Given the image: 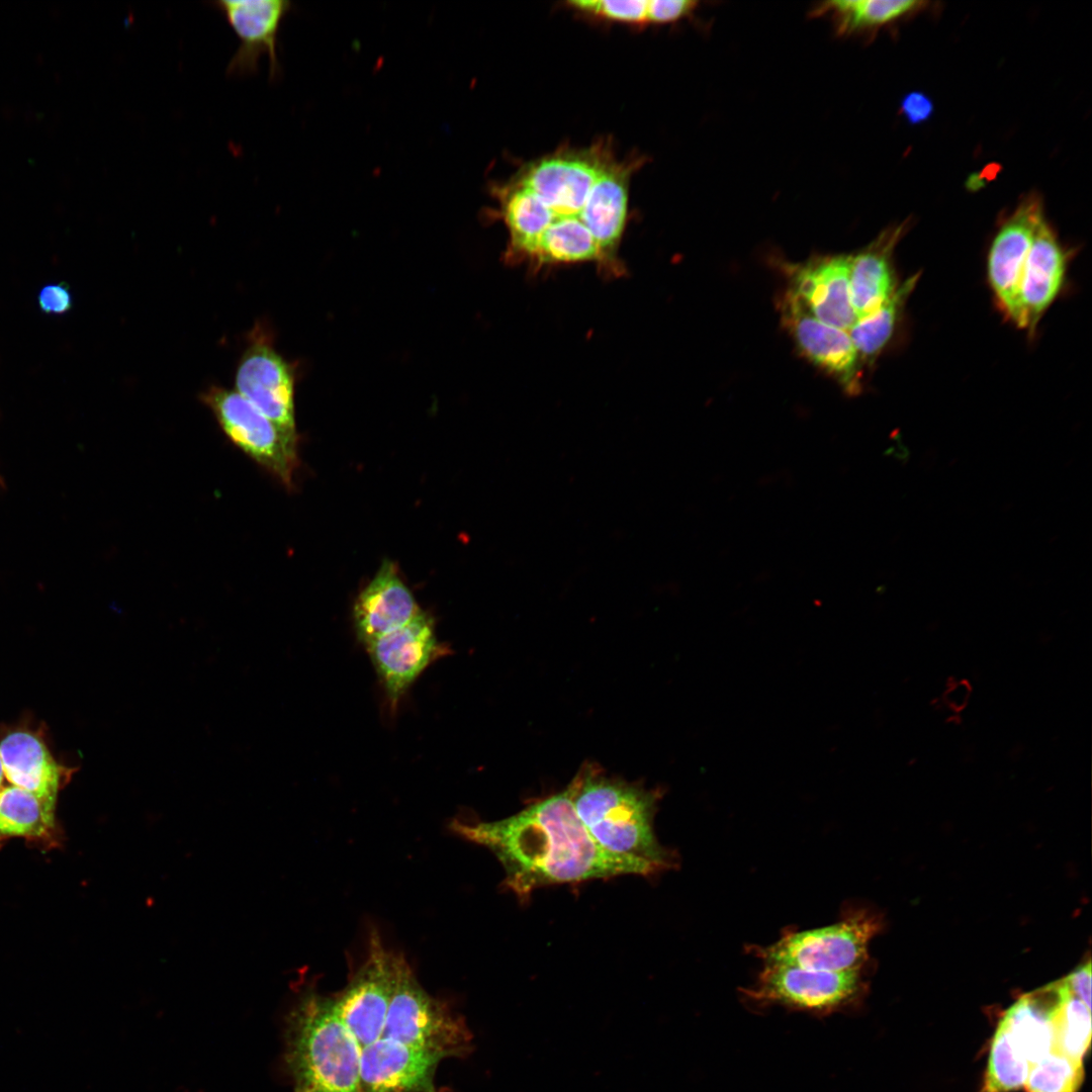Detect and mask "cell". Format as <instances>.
I'll list each match as a JSON object with an SVG mask.
<instances>
[{"label":"cell","instance_id":"6","mask_svg":"<svg viewBox=\"0 0 1092 1092\" xmlns=\"http://www.w3.org/2000/svg\"><path fill=\"white\" fill-rule=\"evenodd\" d=\"M863 990L860 972L834 973L763 963L754 983L741 990L757 1008L782 1006L815 1015L841 1012L857 1002Z\"/></svg>","mask_w":1092,"mask_h":1092},{"label":"cell","instance_id":"30","mask_svg":"<svg viewBox=\"0 0 1092 1092\" xmlns=\"http://www.w3.org/2000/svg\"><path fill=\"white\" fill-rule=\"evenodd\" d=\"M40 309L49 314H64L72 308V295L65 282L43 286L37 295Z\"/></svg>","mask_w":1092,"mask_h":1092},{"label":"cell","instance_id":"22","mask_svg":"<svg viewBox=\"0 0 1092 1092\" xmlns=\"http://www.w3.org/2000/svg\"><path fill=\"white\" fill-rule=\"evenodd\" d=\"M597 262L603 266L598 243L578 218H558L540 237L531 260L536 266Z\"/></svg>","mask_w":1092,"mask_h":1092},{"label":"cell","instance_id":"12","mask_svg":"<svg viewBox=\"0 0 1092 1092\" xmlns=\"http://www.w3.org/2000/svg\"><path fill=\"white\" fill-rule=\"evenodd\" d=\"M782 318L803 356L837 380L847 393L859 391L860 361L848 331L821 322L788 290Z\"/></svg>","mask_w":1092,"mask_h":1092},{"label":"cell","instance_id":"20","mask_svg":"<svg viewBox=\"0 0 1092 1092\" xmlns=\"http://www.w3.org/2000/svg\"><path fill=\"white\" fill-rule=\"evenodd\" d=\"M1066 270L1059 241L1043 219L1037 226L1025 262L1020 299L1026 329L1032 332L1058 295Z\"/></svg>","mask_w":1092,"mask_h":1092},{"label":"cell","instance_id":"31","mask_svg":"<svg viewBox=\"0 0 1092 1092\" xmlns=\"http://www.w3.org/2000/svg\"><path fill=\"white\" fill-rule=\"evenodd\" d=\"M901 112L909 123L918 124L929 119L933 103L924 93L913 91L902 99Z\"/></svg>","mask_w":1092,"mask_h":1092},{"label":"cell","instance_id":"34","mask_svg":"<svg viewBox=\"0 0 1092 1092\" xmlns=\"http://www.w3.org/2000/svg\"><path fill=\"white\" fill-rule=\"evenodd\" d=\"M4 778H5V775H4L3 764H2V761H1V757H0V791L3 788V780H4Z\"/></svg>","mask_w":1092,"mask_h":1092},{"label":"cell","instance_id":"26","mask_svg":"<svg viewBox=\"0 0 1092 1092\" xmlns=\"http://www.w3.org/2000/svg\"><path fill=\"white\" fill-rule=\"evenodd\" d=\"M1090 1010L1079 998L1067 996L1054 1018L1052 1051L1083 1061L1091 1041Z\"/></svg>","mask_w":1092,"mask_h":1092},{"label":"cell","instance_id":"3","mask_svg":"<svg viewBox=\"0 0 1092 1092\" xmlns=\"http://www.w3.org/2000/svg\"><path fill=\"white\" fill-rule=\"evenodd\" d=\"M360 1056L332 996L305 987L285 1018L283 1059L293 1092H359Z\"/></svg>","mask_w":1092,"mask_h":1092},{"label":"cell","instance_id":"8","mask_svg":"<svg viewBox=\"0 0 1092 1092\" xmlns=\"http://www.w3.org/2000/svg\"><path fill=\"white\" fill-rule=\"evenodd\" d=\"M400 957L373 931L365 961L347 985L332 995L340 1018L361 1049L382 1035Z\"/></svg>","mask_w":1092,"mask_h":1092},{"label":"cell","instance_id":"23","mask_svg":"<svg viewBox=\"0 0 1092 1092\" xmlns=\"http://www.w3.org/2000/svg\"><path fill=\"white\" fill-rule=\"evenodd\" d=\"M55 808L17 786L0 791V838L40 839L53 833Z\"/></svg>","mask_w":1092,"mask_h":1092},{"label":"cell","instance_id":"9","mask_svg":"<svg viewBox=\"0 0 1092 1092\" xmlns=\"http://www.w3.org/2000/svg\"><path fill=\"white\" fill-rule=\"evenodd\" d=\"M365 648L391 712L421 673L448 650L437 639L434 620L423 610Z\"/></svg>","mask_w":1092,"mask_h":1092},{"label":"cell","instance_id":"32","mask_svg":"<svg viewBox=\"0 0 1092 1092\" xmlns=\"http://www.w3.org/2000/svg\"><path fill=\"white\" fill-rule=\"evenodd\" d=\"M1064 981L1072 995L1079 998L1091 1009V963L1088 961L1076 969Z\"/></svg>","mask_w":1092,"mask_h":1092},{"label":"cell","instance_id":"18","mask_svg":"<svg viewBox=\"0 0 1092 1092\" xmlns=\"http://www.w3.org/2000/svg\"><path fill=\"white\" fill-rule=\"evenodd\" d=\"M906 223L884 230L872 243L850 255L849 291L856 320L879 308L897 289L893 253Z\"/></svg>","mask_w":1092,"mask_h":1092},{"label":"cell","instance_id":"16","mask_svg":"<svg viewBox=\"0 0 1092 1092\" xmlns=\"http://www.w3.org/2000/svg\"><path fill=\"white\" fill-rule=\"evenodd\" d=\"M421 611L395 564L385 559L353 606L356 635L366 646L407 624Z\"/></svg>","mask_w":1092,"mask_h":1092},{"label":"cell","instance_id":"24","mask_svg":"<svg viewBox=\"0 0 1092 1092\" xmlns=\"http://www.w3.org/2000/svg\"><path fill=\"white\" fill-rule=\"evenodd\" d=\"M919 275L899 284L895 292L875 311L855 321L848 330L861 362H873L890 341Z\"/></svg>","mask_w":1092,"mask_h":1092},{"label":"cell","instance_id":"14","mask_svg":"<svg viewBox=\"0 0 1092 1092\" xmlns=\"http://www.w3.org/2000/svg\"><path fill=\"white\" fill-rule=\"evenodd\" d=\"M442 1060L423 1049L380 1037L361 1049L359 1092H444L435 1082Z\"/></svg>","mask_w":1092,"mask_h":1092},{"label":"cell","instance_id":"15","mask_svg":"<svg viewBox=\"0 0 1092 1092\" xmlns=\"http://www.w3.org/2000/svg\"><path fill=\"white\" fill-rule=\"evenodd\" d=\"M850 255H829L788 266L789 288L818 320L848 331L856 321L849 291Z\"/></svg>","mask_w":1092,"mask_h":1092},{"label":"cell","instance_id":"17","mask_svg":"<svg viewBox=\"0 0 1092 1092\" xmlns=\"http://www.w3.org/2000/svg\"><path fill=\"white\" fill-rule=\"evenodd\" d=\"M0 757L11 785L56 806L68 769L56 761L39 735L24 729L7 733L0 741Z\"/></svg>","mask_w":1092,"mask_h":1092},{"label":"cell","instance_id":"19","mask_svg":"<svg viewBox=\"0 0 1092 1092\" xmlns=\"http://www.w3.org/2000/svg\"><path fill=\"white\" fill-rule=\"evenodd\" d=\"M1069 994L1064 979L1050 983L1022 996L1001 1018L1012 1042L1030 1065L1052 1051L1054 1018Z\"/></svg>","mask_w":1092,"mask_h":1092},{"label":"cell","instance_id":"2","mask_svg":"<svg viewBox=\"0 0 1092 1092\" xmlns=\"http://www.w3.org/2000/svg\"><path fill=\"white\" fill-rule=\"evenodd\" d=\"M575 811L605 851L650 867L655 874L675 864L654 831L660 793L584 765L568 784Z\"/></svg>","mask_w":1092,"mask_h":1092},{"label":"cell","instance_id":"1","mask_svg":"<svg viewBox=\"0 0 1092 1092\" xmlns=\"http://www.w3.org/2000/svg\"><path fill=\"white\" fill-rule=\"evenodd\" d=\"M452 830L493 853L505 886L520 900L542 887L624 875H655L645 863L605 851L579 819L567 786L496 821L454 820Z\"/></svg>","mask_w":1092,"mask_h":1092},{"label":"cell","instance_id":"28","mask_svg":"<svg viewBox=\"0 0 1092 1092\" xmlns=\"http://www.w3.org/2000/svg\"><path fill=\"white\" fill-rule=\"evenodd\" d=\"M649 0H580L570 2L576 9L624 22H645Z\"/></svg>","mask_w":1092,"mask_h":1092},{"label":"cell","instance_id":"7","mask_svg":"<svg viewBox=\"0 0 1092 1092\" xmlns=\"http://www.w3.org/2000/svg\"><path fill=\"white\" fill-rule=\"evenodd\" d=\"M226 437L286 486L297 464V440L285 435L237 390L211 386L201 395Z\"/></svg>","mask_w":1092,"mask_h":1092},{"label":"cell","instance_id":"11","mask_svg":"<svg viewBox=\"0 0 1092 1092\" xmlns=\"http://www.w3.org/2000/svg\"><path fill=\"white\" fill-rule=\"evenodd\" d=\"M1044 219L1041 199L1026 196L998 231L990 248L988 273L998 301L1009 317L1025 327L1020 285L1038 224Z\"/></svg>","mask_w":1092,"mask_h":1092},{"label":"cell","instance_id":"10","mask_svg":"<svg viewBox=\"0 0 1092 1092\" xmlns=\"http://www.w3.org/2000/svg\"><path fill=\"white\" fill-rule=\"evenodd\" d=\"M236 387L285 435L297 440L292 366L260 331L255 332L240 360Z\"/></svg>","mask_w":1092,"mask_h":1092},{"label":"cell","instance_id":"29","mask_svg":"<svg viewBox=\"0 0 1092 1092\" xmlns=\"http://www.w3.org/2000/svg\"><path fill=\"white\" fill-rule=\"evenodd\" d=\"M698 1L691 0H649L647 22H672L691 15L698 7Z\"/></svg>","mask_w":1092,"mask_h":1092},{"label":"cell","instance_id":"13","mask_svg":"<svg viewBox=\"0 0 1092 1092\" xmlns=\"http://www.w3.org/2000/svg\"><path fill=\"white\" fill-rule=\"evenodd\" d=\"M212 5L240 40L228 64V75L242 77L256 73L260 59L267 55L270 76L276 78L280 71L278 32L291 3L286 0H217Z\"/></svg>","mask_w":1092,"mask_h":1092},{"label":"cell","instance_id":"33","mask_svg":"<svg viewBox=\"0 0 1092 1092\" xmlns=\"http://www.w3.org/2000/svg\"><path fill=\"white\" fill-rule=\"evenodd\" d=\"M971 695L972 688L967 680H953L943 693V702L953 712H960L969 704Z\"/></svg>","mask_w":1092,"mask_h":1092},{"label":"cell","instance_id":"5","mask_svg":"<svg viewBox=\"0 0 1092 1092\" xmlns=\"http://www.w3.org/2000/svg\"><path fill=\"white\" fill-rule=\"evenodd\" d=\"M881 929L882 920L874 913L848 910L835 923L787 931L776 942L753 949L762 963L834 973L860 972L868 959L869 943Z\"/></svg>","mask_w":1092,"mask_h":1092},{"label":"cell","instance_id":"4","mask_svg":"<svg viewBox=\"0 0 1092 1092\" xmlns=\"http://www.w3.org/2000/svg\"><path fill=\"white\" fill-rule=\"evenodd\" d=\"M381 1037L446 1058H465L474 1049L465 1019L430 995L401 954Z\"/></svg>","mask_w":1092,"mask_h":1092},{"label":"cell","instance_id":"21","mask_svg":"<svg viewBox=\"0 0 1092 1092\" xmlns=\"http://www.w3.org/2000/svg\"><path fill=\"white\" fill-rule=\"evenodd\" d=\"M926 2L916 0H837L816 4L811 17H827L837 36L873 32L921 9Z\"/></svg>","mask_w":1092,"mask_h":1092},{"label":"cell","instance_id":"35","mask_svg":"<svg viewBox=\"0 0 1092 1092\" xmlns=\"http://www.w3.org/2000/svg\"><path fill=\"white\" fill-rule=\"evenodd\" d=\"M0 483H2V479H1V477H0Z\"/></svg>","mask_w":1092,"mask_h":1092},{"label":"cell","instance_id":"25","mask_svg":"<svg viewBox=\"0 0 1092 1092\" xmlns=\"http://www.w3.org/2000/svg\"><path fill=\"white\" fill-rule=\"evenodd\" d=\"M1030 1064L1012 1042L1006 1028L999 1022L988 1058L987 1092H1011L1024 1086Z\"/></svg>","mask_w":1092,"mask_h":1092},{"label":"cell","instance_id":"27","mask_svg":"<svg viewBox=\"0 0 1092 1092\" xmlns=\"http://www.w3.org/2000/svg\"><path fill=\"white\" fill-rule=\"evenodd\" d=\"M1084 1080L1083 1061L1051 1051L1030 1065L1026 1092H1078Z\"/></svg>","mask_w":1092,"mask_h":1092}]
</instances>
